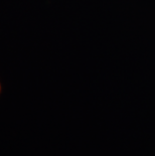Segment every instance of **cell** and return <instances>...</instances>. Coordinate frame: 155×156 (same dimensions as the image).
Masks as SVG:
<instances>
[{
    "label": "cell",
    "mask_w": 155,
    "mask_h": 156,
    "mask_svg": "<svg viewBox=\"0 0 155 156\" xmlns=\"http://www.w3.org/2000/svg\"><path fill=\"white\" fill-rule=\"evenodd\" d=\"M1 89H2L1 88V83H0V94H1Z\"/></svg>",
    "instance_id": "6da1fadb"
}]
</instances>
